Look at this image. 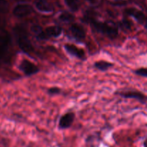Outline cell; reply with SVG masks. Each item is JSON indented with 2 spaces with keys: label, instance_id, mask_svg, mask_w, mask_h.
<instances>
[{
  "label": "cell",
  "instance_id": "obj_1",
  "mask_svg": "<svg viewBox=\"0 0 147 147\" xmlns=\"http://www.w3.org/2000/svg\"><path fill=\"white\" fill-rule=\"evenodd\" d=\"M14 33L20 48L26 54L32 53L34 49L26 29L22 25H17L14 28Z\"/></svg>",
  "mask_w": 147,
  "mask_h": 147
},
{
  "label": "cell",
  "instance_id": "obj_2",
  "mask_svg": "<svg viewBox=\"0 0 147 147\" xmlns=\"http://www.w3.org/2000/svg\"><path fill=\"white\" fill-rule=\"evenodd\" d=\"M88 22L94 27L96 31L105 34L109 38L113 39L117 37L119 34V30L114 26H112L107 23L101 22H99L93 18H89Z\"/></svg>",
  "mask_w": 147,
  "mask_h": 147
},
{
  "label": "cell",
  "instance_id": "obj_3",
  "mask_svg": "<svg viewBox=\"0 0 147 147\" xmlns=\"http://www.w3.org/2000/svg\"><path fill=\"white\" fill-rule=\"evenodd\" d=\"M63 29L59 26H50L42 30L39 35L36 37L38 40H47L50 38H56L61 35Z\"/></svg>",
  "mask_w": 147,
  "mask_h": 147
},
{
  "label": "cell",
  "instance_id": "obj_4",
  "mask_svg": "<svg viewBox=\"0 0 147 147\" xmlns=\"http://www.w3.org/2000/svg\"><path fill=\"white\" fill-rule=\"evenodd\" d=\"M19 68L27 76H33L39 72V67L35 64L27 59L22 60Z\"/></svg>",
  "mask_w": 147,
  "mask_h": 147
},
{
  "label": "cell",
  "instance_id": "obj_5",
  "mask_svg": "<svg viewBox=\"0 0 147 147\" xmlns=\"http://www.w3.org/2000/svg\"><path fill=\"white\" fill-rule=\"evenodd\" d=\"M122 98L129 99H135L139 101L142 102V103H145L147 101V96L144 94L143 93L138 90H128L126 92L119 93Z\"/></svg>",
  "mask_w": 147,
  "mask_h": 147
},
{
  "label": "cell",
  "instance_id": "obj_6",
  "mask_svg": "<svg viewBox=\"0 0 147 147\" xmlns=\"http://www.w3.org/2000/svg\"><path fill=\"white\" fill-rule=\"evenodd\" d=\"M32 7L27 4H20L13 9V14L17 17H24L32 12Z\"/></svg>",
  "mask_w": 147,
  "mask_h": 147
},
{
  "label": "cell",
  "instance_id": "obj_7",
  "mask_svg": "<svg viewBox=\"0 0 147 147\" xmlns=\"http://www.w3.org/2000/svg\"><path fill=\"white\" fill-rule=\"evenodd\" d=\"M66 52L70 55L76 57L77 58L83 60L86 57V53L83 49L79 48L76 45L72 44H65L64 46Z\"/></svg>",
  "mask_w": 147,
  "mask_h": 147
},
{
  "label": "cell",
  "instance_id": "obj_8",
  "mask_svg": "<svg viewBox=\"0 0 147 147\" xmlns=\"http://www.w3.org/2000/svg\"><path fill=\"white\" fill-rule=\"evenodd\" d=\"M9 45V36L6 32H0V62L5 55Z\"/></svg>",
  "mask_w": 147,
  "mask_h": 147
},
{
  "label": "cell",
  "instance_id": "obj_9",
  "mask_svg": "<svg viewBox=\"0 0 147 147\" xmlns=\"http://www.w3.org/2000/svg\"><path fill=\"white\" fill-rule=\"evenodd\" d=\"M75 114L72 112H68L61 116L59 121V127L61 129H66L70 127L74 121Z\"/></svg>",
  "mask_w": 147,
  "mask_h": 147
},
{
  "label": "cell",
  "instance_id": "obj_10",
  "mask_svg": "<svg viewBox=\"0 0 147 147\" xmlns=\"http://www.w3.org/2000/svg\"><path fill=\"white\" fill-rule=\"evenodd\" d=\"M70 31L72 35L76 39V40H83L86 37V32L82 26L78 24H73L70 27Z\"/></svg>",
  "mask_w": 147,
  "mask_h": 147
},
{
  "label": "cell",
  "instance_id": "obj_11",
  "mask_svg": "<svg viewBox=\"0 0 147 147\" xmlns=\"http://www.w3.org/2000/svg\"><path fill=\"white\" fill-rule=\"evenodd\" d=\"M126 13L128 15L134 17L139 23L143 24L146 21V17L145 16L144 13L141 10L137 9L136 8H129L126 10Z\"/></svg>",
  "mask_w": 147,
  "mask_h": 147
},
{
  "label": "cell",
  "instance_id": "obj_12",
  "mask_svg": "<svg viewBox=\"0 0 147 147\" xmlns=\"http://www.w3.org/2000/svg\"><path fill=\"white\" fill-rule=\"evenodd\" d=\"M36 9L41 12L49 13L54 10V7L47 0H36L34 2Z\"/></svg>",
  "mask_w": 147,
  "mask_h": 147
},
{
  "label": "cell",
  "instance_id": "obj_13",
  "mask_svg": "<svg viewBox=\"0 0 147 147\" xmlns=\"http://www.w3.org/2000/svg\"><path fill=\"white\" fill-rule=\"evenodd\" d=\"M113 65V63L106 61V60H99V61L96 62L94 64V67L100 71H106Z\"/></svg>",
  "mask_w": 147,
  "mask_h": 147
},
{
  "label": "cell",
  "instance_id": "obj_14",
  "mask_svg": "<svg viewBox=\"0 0 147 147\" xmlns=\"http://www.w3.org/2000/svg\"><path fill=\"white\" fill-rule=\"evenodd\" d=\"M67 7L73 11H76L80 7V2L78 0H65Z\"/></svg>",
  "mask_w": 147,
  "mask_h": 147
},
{
  "label": "cell",
  "instance_id": "obj_15",
  "mask_svg": "<svg viewBox=\"0 0 147 147\" xmlns=\"http://www.w3.org/2000/svg\"><path fill=\"white\" fill-rule=\"evenodd\" d=\"M59 19L64 22H70L74 20V17L71 14H69L67 12H63L60 14Z\"/></svg>",
  "mask_w": 147,
  "mask_h": 147
},
{
  "label": "cell",
  "instance_id": "obj_16",
  "mask_svg": "<svg viewBox=\"0 0 147 147\" xmlns=\"http://www.w3.org/2000/svg\"><path fill=\"white\" fill-rule=\"evenodd\" d=\"M9 10V3L7 0H0V13H7Z\"/></svg>",
  "mask_w": 147,
  "mask_h": 147
},
{
  "label": "cell",
  "instance_id": "obj_17",
  "mask_svg": "<svg viewBox=\"0 0 147 147\" xmlns=\"http://www.w3.org/2000/svg\"><path fill=\"white\" fill-rule=\"evenodd\" d=\"M134 73L137 76L147 78V67H140L134 71Z\"/></svg>",
  "mask_w": 147,
  "mask_h": 147
},
{
  "label": "cell",
  "instance_id": "obj_18",
  "mask_svg": "<svg viewBox=\"0 0 147 147\" xmlns=\"http://www.w3.org/2000/svg\"><path fill=\"white\" fill-rule=\"evenodd\" d=\"M42 30H43L42 28V27H40V26L38 25V24H34V25H32L31 27L32 32L35 35V37H37V35H39V34L42 32Z\"/></svg>",
  "mask_w": 147,
  "mask_h": 147
},
{
  "label": "cell",
  "instance_id": "obj_19",
  "mask_svg": "<svg viewBox=\"0 0 147 147\" xmlns=\"http://www.w3.org/2000/svg\"><path fill=\"white\" fill-rule=\"evenodd\" d=\"M47 92L50 95H57L61 93V90L57 87H52L48 89Z\"/></svg>",
  "mask_w": 147,
  "mask_h": 147
},
{
  "label": "cell",
  "instance_id": "obj_20",
  "mask_svg": "<svg viewBox=\"0 0 147 147\" xmlns=\"http://www.w3.org/2000/svg\"><path fill=\"white\" fill-rule=\"evenodd\" d=\"M123 27L126 29H130L131 28V24L129 21H124L123 22Z\"/></svg>",
  "mask_w": 147,
  "mask_h": 147
},
{
  "label": "cell",
  "instance_id": "obj_21",
  "mask_svg": "<svg viewBox=\"0 0 147 147\" xmlns=\"http://www.w3.org/2000/svg\"><path fill=\"white\" fill-rule=\"evenodd\" d=\"M86 1H88L90 4H96L98 1V0H86Z\"/></svg>",
  "mask_w": 147,
  "mask_h": 147
},
{
  "label": "cell",
  "instance_id": "obj_22",
  "mask_svg": "<svg viewBox=\"0 0 147 147\" xmlns=\"http://www.w3.org/2000/svg\"><path fill=\"white\" fill-rule=\"evenodd\" d=\"M4 20H3L1 17H0V28H1L3 25H4Z\"/></svg>",
  "mask_w": 147,
  "mask_h": 147
},
{
  "label": "cell",
  "instance_id": "obj_23",
  "mask_svg": "<svg viewBox=\"0 0 147 147\" xmlns=\"http://www.w3.org/2000/svg\"><path fill=\"white\" fill-rule=\"evenodd\" d=\"M15 1H19V2H27V1H30V0H15Z\"/></svg>",
  "mask_w": 147,
  "mask_h": 147
},
{
  "label": "cell",
  "instance_id": "obj_24",
  "mask_svg": "<svg viewBox=\"0 0 147 147\" xmlns=\"http://www.w3.org/2000/svg\"><path fill=\"white\" fill-rule=\"evenodd\" d=\"M144 23H145V27H146L147 28V17L146 18V21H145Z\"/></svg>",
  "mask_w": 147,
  "mask_h": 147
}]
</instances>
